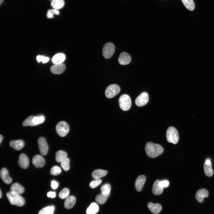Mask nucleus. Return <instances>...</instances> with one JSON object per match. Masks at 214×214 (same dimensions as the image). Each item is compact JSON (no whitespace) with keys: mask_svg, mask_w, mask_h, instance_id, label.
Here are the masks:
<instances>
[{"mask_svg":"<svg viewBox=\"0 0 214 214\" xmlns=\"http://www.w3.org/2000/svg\"><path fill=\"white\" fill-rule=\"evenodd\" d=\"M145 149L147 155L151 158H156L161 155L163 152V148L160 145L151 142L146 143Z\"/></svg>","mask_w":214,"mask_h":214,"instance_id":"obj_1","label":"nucleus"},{"mask_svg":"<svg viewBox=\"0 0 214 214\" xmlns=\"http://www.w3.org/2000/svg\"><path fill=\"white\" fill-rule=\"evenodd\" d=\"M6 196L12 205L21 207L25 204L24 199L19 194L14 193L10 191L7 193Z\"/></svg>","mask_w":214,"mask_h":214,"instance_id":"obj_2","label":"nucleus"},{"mask_svg":"<svg viewBox=\"0 0 214 214\" xmlns=\"http://www.w3.org/2000/svg\"><path fill=\"white\" fill-rule=\"evenodd\" d=\"M167 141L174 144H177L179 140V135L177 129L174 127H169L166 132Z\"/></svg>","mask_w":214,"mask_h":214,"instance_id":"obj_3","label":"nucleus"},{"mask_svg":"<svg viewBox=\"0 0 214 214\" xmlns=\"http://www.w3.org/2000/svg\"><path fill=\"white\" fill-rule=\"evenodd\" d=\"M119 106L120 108L124 111L128 110L131 105V100L130 96L126 94L121 95L119 100Z\"/></svg>","mask_w":214,"mask_h":214,"instance_id":"obj_4","label":"nucleus"},{"mask_svg":"<svg viewBox=\"0 0 214 214\" xmlns=\"http://www.w3.org/2000/svg\"><path fill=\"white\" fill-rule=\"evenodd\" d=\"M56 129L57 134L60 136L63 137L66 136L69 130V127L68 124L65 121H61L56 125Z\"/></svg>","mask_w":214,"mask_h":214,"instance_id":"obj_5","label":"nucleus"},{"mask_svg":"<svg viewBox=\"0 0 214 214\" xmlns=\"http://www.w3.org/2000/svg\"><path fill=\"white\" fill-rule=\"evenodd\" d=\"M120 91V88L118 85L116 84H111L106 88L105 95L108 98H112L118 94Z\"/></svg>","mask_w":214,"mask_h":214,"instance_id":"obj_6","label":"nucleus"},{"mask_svg":"<svg viewBox=\"0 0 214 214\" xmlns=\"http://www.w3.org/2000/svg\"><path fill=\"white\" fill-rule=\"evenodd\" d=\"M115 50V47L113 44L108 43L104 46L102 53L104 57L106 59H109L113 54Z\"/></svg>","mask_w":214,"mask_h":214,"instance_id":"obj_7","label":"nucleus"},{"mask_svg":"<svg viewBox=\"0 0 214 214\" xmlns=\"http://www.w3.org/2000/svg\"><path fill=\"white\" fill-rule=\"evenodd\" d=\"M149 100V96L146 92H142L135 99V103L138 106H142L146 104Z\"/></svg>","mask_w":214,"mask_h":214,"instance_id":"obj_8","label":"nucleus"},{"mask_svg":"<svg viewBox=\"0 0 214 214\" xmlns=\"http://www.w3.org/2000/svg\"><path fill=\"white\" fill-rule=\"evenodd\" d=\"M38 144L40 153L43 155H46L48 152V147L45 139L43 137L39 138Z\"/></svg>","mask_w":214,"mask_h":214,"instance_id":"obj_9","label":"nucleus"},{"mask_svg":"<svg viewBox=\"0 0 214 214\" xmlns=\"http://www.w3.org/2000/svg\"><path fill=\"white\" fill-rule=\"evenodd\" d=\"M146 180V177L143 175L139 176L136 178L135 184L136 190L138 191H141Z\"/></svg>","mask_w":214,"mask_h":214,"instance_id":"obj_10","label":"nucleus"},{"mask_svg":"<svg viewBox=\"0 0 214 214\" xmlns=\"http://www.w3.org/2000/svg\"><path fill=\"white\" fill-rule=\"evenodd\" d=\"M32 163L35 167L39 168L42 167L44 166L45 162L44 158L42 156L38 155L33 157Z\"/></svg>","mask_w":214,"mask_h":214,"instance_id":"obj_11","label":"nucleus"},{"mask_svg":"<svg viewBox=\"0 0 214 214\" xmlns=\"http://www.w3.org/2000/svg\"><path fill=\"white\" fill-rule=\"evenodd\" d=\"M209 196L208 191L206 189L203 188L198 190L195 194V198L197 201L202 202L204 198L207 197Z\"/></svg>","mask_w":214,"mask_h":214,"instance_id":"obj_12","label":"nucleus"},{"mask_svg":"<svg viewBox=\"0 0 214 214\" xmlns=\"http://www.w3.org/2000/svg\"><path fill=\"white\" fill-rule=\"evenodd\" d=\"M131 61L130 55L127 53L122 52L120 54L118 58L119 63L122 65L128 64Z\"/></svg>","mask_w":214,"mask_h":214,"instance_id":"obj_13","label":"nucleus"},{"mask_svg":"<svg viewBox=\"0 0 214 214\" xmlns=\"http://www.w3.org/2000/svg\"><path fill=\"white\" fill-rule=\"evenodd\" d=\"M18 163L19 166L22 168H27L29 164V159L27 156L25 154H21L19 156Z\"/></svg>","mask_w":214,"mask_h":214,"instance_id":"obj_14","label":"nucleus"},{"mask_svg":"<svg viewBox=\"0 0 214 214\" xmlns=\"http://www.w3.org/2000/svg\"><path fill=\"white\" fill-rule=\"evenodd\" d=\"M0 176L1 179L4 183L9 184L11 183L12 179L9 175L8 171L6 168H3L1 169Z\"/></svg>","mask_w":214,"mask_h":214,"instance_id":"obj_15","label":"nucleus"},{"mask_svg":"<svg viewBox=\"0 0 214 214\" xmlns=\"http://www.w3.org/2000/svg\"><path fill=\"white\" fill-rule=\"evenodd\" d=\"M65 69V66L63 63L54 64L50 68L51 72L54 74H59L62 73Z\"/></svg>","mask_w":214,"mask_h":214,"instance_id":"obj_16","label":"nucleus"},{"mask_svg":"<svg viewBox=\"0 0 214 214\" xmlns=\"http://www.w3.org/2000/svg\"><path fill=\"white\" fill-rule=\"evenodd\" d=\"M204 173L207 177H210L213 174V171L212 167L211 161L209 159H207L204 164Z\"/></svg>","mask_w":214,"mask_h":214,"instance_id":"obj_17","label":"nucleus"},{"mask_svg":"<svg viewBox=\"0 0 214 214\" xmlns=\"http://www.w3.org/2000/svg\"><path fill=\"white\" fill-rule=\"evenodd\" d=\"M24 188L18 183H15L11 186L10 192L16 194H21L24 191Z\"/></svg>","mask_w":214,"mask_h":214,"instance_id":"obj_18","label":"nucleus"},{"mask_svg":"<svg viewBox=\"0 0 214 214\" xmlns=\"http://www.w3.org/2000/svg\"><path fill=\"white\" fill-rule=\"evenodd\" d=\"M10 146L15 150H19L21 149L24 146V141L21 140H13L10 143Z\"/></svg>","mask_w":214,"mask_h":214,"instance_id":"obj_19","label":"nucleus"},{"mask_svg":"<svg viewBox=\"0 0 214 214\" xmlns=\"http://www.w3.org/2000/svg\"><path fill=\"white\" fill-rule=\"evenodd\" d=\"M66 58L64 54L62 53L57 54L54 55L52 57L51 61L54 64H58L63 63Z\"/></svg>","mask_w":214,"mask_h":214,"instance_id":"obj_20","label":"nucleus"},{"mask_svg":"<svg viewBox=\"0 0 214 214\" xmlns=\"http://www.w3.org/2000/svg\"><path fill=\"white\" fill-rule=\"evenodd\" d=\"M147 207L149 210L154 214L159 213L162 209V206L160 204L151 202L148 204Z\"/></svg>","mask_w":214,"mask_h":214,"instance_id":"obj_21","label":"nucleus"},{"mask_svg":"<svg viewBox=\"0 0 214 214\" xmlns=\"http://www.w3.org/2000/svg\"><path fill=\"white\" fill-rule=\"evenodd\" d=\"M76 202V199L73 196L67 197L64 201V207L67 209H70L74 206Z\"/></svg>","mask_w":214,"mask_h":214,"instance_id":"obj_22","label":"nucleus"},{"mask_svg":"<svg viewBox=\"0 0 214 214\" xmlns=\"http://www.w3.org/2000/svg\"><path fill=\"white\" fill-rule=\"evenodd\" d=\"M107 174L106 170L100 169H97L94 170L92 173V177L95 179H100L105 176Z\"/></svg>","mask_w":214,"mask_h":214,"instance_id":"obj_23","label":"nucleus"},{"mask_svg":"<svg viewBox=\"0 0 214 214\" xmlns=\"http://www.w3.org/2000/svg\"><path fill=\"white\" fill-rule=\"evenodd\" d=\"M160 180H157L154 182L152 188V192L155 195L161 194L163 191V188L161 187L159 185Z\"/></svg>","mask_w":214,"mask_h":214,"instance_id":"obj_24","label":"nucleus"},{"mask_svg":"<svg viewBox=\"0 0 214 214\" xmlns=\"http://www.w3.org/2000/svg\"><path fill=\"white\" fill-rule=\"evenodd\" d=\"M99 206L97 203H92L87 209L86 214H96L99 211Z\"/></svg>","mask_w":214,"mask_h":214,"instance_id":"obj_25","label":"nucleus"},{"mask_svg":"<svg viewBox=\"0 0 214 214\" xmlns=\"http://www.w3.org/2000/svg\"><path fill=\"white\" fill-rule=\"evenodd\" d=\"M67 153L61 150L57 151L55 154V159L57 162L61 163L67 158Z\"/></svg>","mask_w":214,"mask_h":214,"instance_id":"obj_26","label":"nucleus"},{"mask_svg":"<svg viewBox=\"0 0 214 214\" xmlns=\"http://www.w3.org/2000/svg\"><path fill=\"white\" fill-rule=\"evenodd\" d=\"M64 4V0H52L51 4V6L54 9L57 10L62 8Z\"/></svg>","mask_w":214,"mask_h":214,"instance_id":"obj_27","label":"nucleus"},{"mask_svg":"<svg viewBox=\"0 0 214 214\" xmlns=\"http://www.w3.org/2000/svg\"><path fill=\"white\" fill-rule=\"evenodd\" d=\"M109 194H106L101 192L95 197L96 201L100 204H104L106 201Z\"/></svg>","mask_w":214,"mask_h":214,"instance_id":"obj_28","label":"nucleus"},{"mask_svg":"<svg viewBox=\"0 0 214 214\" xmlns=\"http://www.w3.org/2000/svg\"><path fill=\"white\" fill-rule=\"evenodd\" d=\"M185 6L188 10L193 11L195 8V4L193 0H181Z\"/></svg>","mask_w":214,"mask_h":214,"instance_id":"obj_29","label":"nucleus"},{"mask_svg":"<svg viewBox=\"0 0 214 214\" xmlns=\"http://www.w3.org/2000/svg\"><path fill=\"white\" fill-rule=\"evenodd\" d=\"M54 207L50 206L45 207L40 210L38 214H54Z\"/></svg>","mask_w":214,"mask_h":214,"instance_id":"obj_30","label":"nucleus"},{"mask_svg":"<svg viewBox=\"0 0 214 214\" xmlns=\"http://www.w3.org/2000/svg\"><path fill=\"white\" fill-rule=\"evenodd\" d=\"M45 118L43 115L34 116L33 119V122L34 126L41 124L43 123L45 121Z\"/></svg>","mask_w":214,"mask_h":214,"instance_id":"obj_31","label":"nucleus"},{"mask_svg":"<svg viewBox=\"0 0 214 214\" xmlns=\"http://www.w3.org/2000/svg\"><path fill=\"white\" fill-rule=\"evenodd\" d=\"M60 165L63 169L65 171H68L70 169V160L67 158L60 163Z\"/></svg>","mask_w":214,"mask_h":214,"instance_id":"obj_32","label":"nucleus"},{"mask_svg":"<svg viewBox=\"0 0 214 214\" xmlns=\"http://www.w3.org/2000/svg\"><path fill=\"white\" fill-rule=\"evenodd\" d=\"M62 172L60 167L58 166H55L51 169L50 173L52 175H57L60 174Z\"/></svg>","mask_w":214,"mask_h":214,"instance_id":"obj_33","label":"nucleus"},{"mask_svg":"<svg viewBox=\"0 0 214 214\" xmlns=\"http://www.w3.org/2000/svg\"><path fill=\"white\" fill-rule=\"evenodd\" d=\"M111 187L109 184H106L103 185L100 188L101 192L106 194H110Z\"/></svg>","mask_w":214,"mask_h":214,"instance_id":"obj_34","label":"nucleus"},{"mask_svg":"<svg viewBox=\"0 0 214 214\" xmlns=\"http://www.w3.org/2000/svg\"><path fill=\"white\" fill-rule=\"evenodd\" d=\"M34 116H30L28 117L23 122L22 125L23 126H34L33 122V119Z\"/></svg>","mask_w":214,"mask_h":214,"instance_id":"obj_35","label":"nucleus"},{"mask_svg":"<svg viewBox=\"0 0 214 214\" xmlns=\"http://www.w3.org/2000/svg\"><path fill=\"white\" fill-rule=\"evenodd\" d=\"M69 194V190L67 188H64L59 193V197L61 199L66 198Z\"/></svg>","mask_w":214,"mask_h":214,"instance_id":"obj_36","label":"nucleus"},{"mask_svg":"<svg viewBox=\"0 0 214 214\" xmlns=\"http://www.w3.org/2000/svg\"><path fill=\"white\" fill-rule=\"evenodd\" d=\"M59 11L56 9L49 10L47 11L46 16L48 18H53L54 15H59Z\"/></svg>","mask_w":214,"mask_h":214,"instance_id":"obj_37","label":"nucleus"},{"mask_svg":"<svg viewBox=\"0 0 214 214\" xmlns=\"http://www.w3.org/2000/svg\"><path fill=\"white\" fill-rule=\"evenodd\" d=\"M101 182L102 180L100 179H95L90 182L89 186L92 188H95L100 185Z\"/></svg>","mask_w":214,"mask_h":214,"instance_id":"obj_38","label":"nucleus"},{"mask_svg":"<svg viewBox=\"0 0 214 214\" xmlns=\"http://www.w3.org/2000/svg\"><path fill=\"white\" fill-rule=\"evenodd\" d=\"M36 59L38 62H42L43 63H44L48 62L49 60V59L47 57L38 55L37 56Z\"/></svg>","mask_w":214,"mask_h":214,"instance_id":"obj_39","label":"nucleus"},{"mask_svg":"<svg viewBox=\"0 0 214 214\" xmlns=\"http://www.w3.org/2000/svg\"><path fill=\"white\" fill-rule=\"evenodd\" d=\"M159 185L162 188H166L168 187L169 185V181L166 180L160 181L159 182Z\"/></svg>","mask_w":214,"mask_h":214,"instance_id":"obj_40","label":"nucleus"},{"mask_svg":"<svg viewBox=\"0 0 214 214\" xmlns=\"http://www.w3.org/2000/svg\"><path fill=\"white\" fill-rule=\"evenodd\" d=\"M58 182L56 181L52 180L51 183V186L53 189H56L58 186Z\"/></svg>","mask_w":214,"mask_h":214,"instance_id":"obj_41","label":"nucleus"},{"mask_svg":"<svg viewBox=\"0 0 214 214\" xmlns=\"http://www.w3.org/2000/svg\"><path fill=\"white\" fill-rule=\"evenodd\" d=\"M47 196L51 198H54L56 196V193L54 192L50 191L47 194Z\"/></svg>","mask_w":214,"mask_h":214,"instance_id":"obj_42","label":"nucleus"},{"mask_svg":"<svg viewBox=\"0 0 214 214\" xmlns=\"http://www.w3.org/2000/svg\"><path fill=\"white\" fill-rule=\"evenodd\" d=\"M3 139V137L2 135H0V144H1V142L2 140Z\"/></svg>","mask_w":214,"mask_h":214,"instance_id":"obj_43","label":"nucleus"},{"mask_svg":"<svg viewBox=\"0 0 214 214\" xmlns=\"http://www.w3.org/2000/svg\"><path fill=\"white\" fill-rule=\"evenodd\" d=\"M2 197V193L1 190H0V198H1Z\"/></svg>","mask_w":214,"mask_h":214,"instance_id":"obj_44","label":"nucleus"},{"mask_svg":"<svg viewBox=\"0 0 214 214\" xmlns=\"http://www.w3.org/2000/svg\"><path fill=\"white\" fill-rule=\"evenodd\" d=\"M4 0H0V4L1 5V3Z\"/></svg>","mask_w":214,"mask_h":214,"instance_id":"obj_45","label":"nucleus"}]
</instances>
